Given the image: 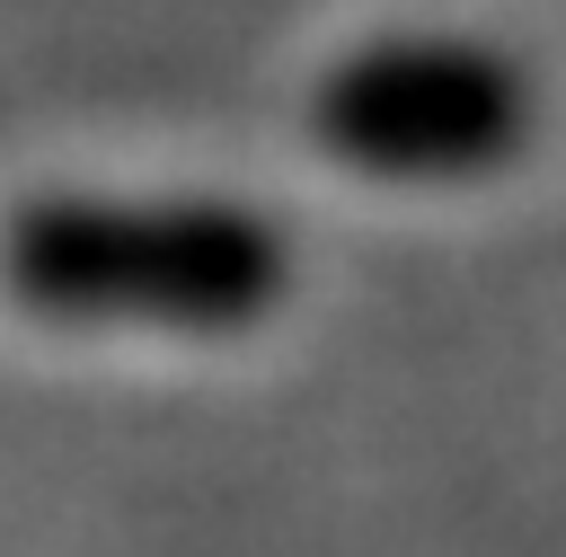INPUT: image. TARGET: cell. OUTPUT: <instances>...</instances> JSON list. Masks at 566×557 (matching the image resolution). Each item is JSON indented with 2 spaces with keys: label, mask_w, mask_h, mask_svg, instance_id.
Returning a JSON list of instances; mask_svg holds the SVG:
<instances>
[{
  "label": "cell",
  "mask_w": 566,
  "mask_h": 557,
  "mask_svg": "<svg viewBox=\"0 0 566 557\" xmlns=\"http://www.w3.org/2000/svg\"><path fill=\"white\" fill-rule=\"evenodd\" d=\"M301 292L283 212L230 186H35L0 212V301L88 345H248Z\"/></svg>",
  "instance_id": "1"
},
{
  "label": "cell",
  "mask_w": 566,
  "mask_h": 557,
  "mask_svg": "<svg viewBox=\"0 0 566 557\" xmlns=\"http://www.w3.org/2000/svg\"><path fill=\"white\" fill-rule=\"evenodd\" d=\"M548 124L539 71L486 35V27H442V18H389L345 35L310 88H301V133L310 150L371 186V195H478L504 186Z\"/></svg>",
  "instance_id": "2"
}]
</instances>
